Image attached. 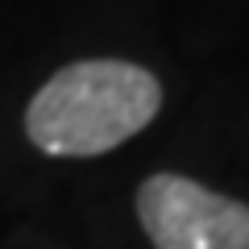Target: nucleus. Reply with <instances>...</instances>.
Wrapping results in <instances>:
<instances>
[{
	"mask_svg": "<svg viewBox=\"0 0 249 249\" xmlns=\"http://www.w3.org/2000/svg\"><path fill=\"white\" fill-rule=\"evenodd\" d=\"M142 229L158 249H249V204L183 175H154L137 191Z\"/></svg>",
	"mask_w": 249,
	"mask_h": 249,
	"instance_id": "obj_2",
	"label": "nucleus"
},
{
	"mask_svg": "<svg viewBox=\"0 0 249 249\" xmlns=\"http://www.w3.org/2000/svg\"><path fill=\"white\" fill-rule=\"evenodd\" d=\"M162 83L121 58H88L54 71L25 108V133L54 158H96L158 116Z\"/></svg>",
	"mask_w": 249,
	"mask_h": 249,
	"instance_id": "obj_1",
	"label": "nucleus"
}]
</instances>
